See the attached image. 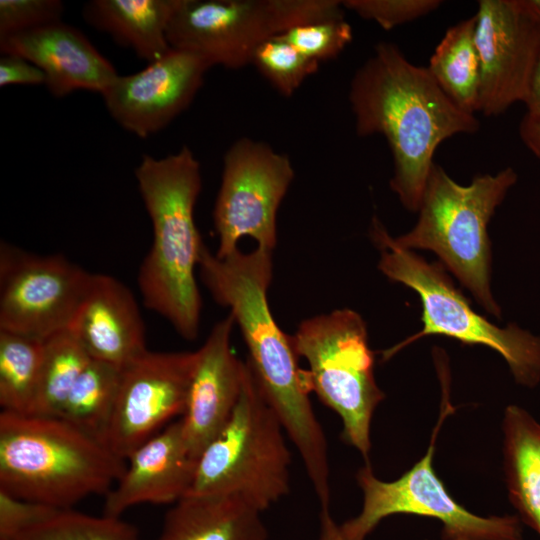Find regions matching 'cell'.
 I'll return each instance as SVG.
<instances>
[{
	"label": "cell",
	"mask_w": 540,
	"mask_h": 540,
	"mask_svg": "<svg viewBox=\"0 0 540 540\" xmlns=\"http://www.w3.org/2000/svg\"><path fill=\"white\" fill-rule=\"evenodd\" d=\"M292 340L308 364L310 391L339 416L343 440L368 461L372 418L385 394L364 320L351 309L334 310L303 320Z\"/></svg>",
	"instance_id": "8"
},
{
	"label": "cell",
	"mask_w": 540,
	"mask_h": 540,
	"mask_svg": "<svg viewBox=\"0 0 540 540\" xmlns=\"http://www.w3.org/2000/svg\"><path fill=\"white\" fill-rule=\"evenodd\" d=\"M198 267L214 300L228 307L238 324L259 388L294 443L313 488L327 490V440L312 408L306 370L299 367L292 335L277 325L267 301L272 252L259 247L247 253L237 249L219 258L204 244Z\"/></svg>",
	"instance_id": "1"
},
{
	"label": "cell",
	"mask_w": 540,
	"mask_h": 540,
	"mask_svg": "<svg viewBox=\"0 0 540 540\" xmlns=\"http://www.w3.org/2000/svg\"><path fill=\"white\" fill-rule=\"evenodd\" d=\"M182 0H92L83 8L85 21L132 49L148 63L167 54L170 22Z\"/></svg>",
	"instance_id": "21"
},
{
	"label": "cell",
	"mask_w": 540,
	"mask_h": 540,
	"mask_svg": "<svg viewBox=\"0 0 540 540\" xmlns=\"http://www.w3.org/2000/svg\"><path fill=\"white\" fill-rule=\"evenodd\" d=\"M195 361L196 351L148 350L121 369L104 441L114 454L126 461L173 418L183 416Z\"/></svg>",
	"instance_id": "13"
},
{
	"label": "cell",
	"mask_w": 540,
	"mask_h": 540,
	"mask_svg": "<svg viewBox=\"0 0 540 540\" xmlns=\"http://www.w3.org/2000/svg\"><path fill=\"white\" fill-rule=\"evenodd\" d=\"M475 27L474 15L448 28L427 67L444 93L470 114L479 112L481 86Z\"/></svg>",
	"instance_id": "23"
},
{
	"label": "cell",
	"mask_w": 540,
	"mask_h": 540,
	"mask_svg": "<svg viewBox=\"0 0 540 540\" xmlns=\"http://www.w3.org/2000/svg\"><path fill=\"white\" fill-rule=\"evenodd\" d=\"M503 470L508 497L523 524L540 536V422L509 405L502 421Z\"/></svg>",
	"instance_id": "22"
},
{
	"label": "cell",
	"mask_w": 540,
	"mask_h": 540,
	"mask_svg": "<svg viewBox=\"0 0 540 540\" xmlns=\"http://www.w3.org/2000/svg\"><path fill=\"white\" fill-rule=\"evenodd\" d=\"M318 540H346L340 530V525L331 516L329 508H321Z\"/></svg>",
	"instance_id": "36"
},
{
	"label": "cell",
	"mask_w": 540,
	"mask_h": 540,
	"mask_svg": "<svg viewBox=\"0 0 540 540\" xmlns=\"http://www.w3.org/2000/svg\"><path fill=\"white\" fill-rule=\"evenodd\" d=\"M121 369L91 359L72 387L59 418L104 444L116 403Z\"/></svg>",
	"instance_id": "24"
},
{
	"label": "cell",
	"mask_w": 540,
	"mask_h": 540,
	"mask_svg": "<svg viewBox=\"0 0 540 540\" xmlns=\"http://www.w3.org/2000/svg\"><path fill=\"white\" fill-rule=\"evenodd\" d=\"M294 175L289 157L265 142L243 137L228 148L213 209L217 257L235 252L244 237L254 239L261 249L273 251L277 212Z\"/></svg>",
	"instance_id": "11"
},
{
	"label": "cell",
	"mask_w": 540,
	"mask_h": 540,
	"mask_svg": "<svg viewBox=\"0 0 540 540\" xmlns=\"http://www.w3.org/2000/svg\"><path fill=\"white\" fill-rule=\"evenodd\" d=\"M180 419L138 446L126 459L117 483L105 495L104 514L120 517L130 507L175 504L188 495L196 469Z\"/></svg>",
	"instance_id": "18"
},
{
	"label": "cell",
	"mask_w": 540,
	"mask_h": 540,
	"mask_svg": "<svg viewBox=\"0 0 540 540\" xmlns=\"http://www.w3.org/2000/svg\"><path fill=\"white\" fill-rule=\"evenodd\" d=\"M444 394L426 453L409 470L393 481L379 479L369 462L358 470L363 503L358 515L340 525L346 540H365L382 520L395 514L440 521L443 540H523V523L517 515H476L459 504L437 476L435 443L444 420L454 411L446 389Z\"/></svg>",
	"instance_id": "10"
},
{
	"label": "cell",
	"mask_w": 540,
	"mask_h": 540,
	"mask_svg": "<svg viewBox=\"0 0 540 540\" xmlns=\"http://www.w3.org/2000/svg\"><path fill=\"white\" fill-rule=\"evenodd\" d=\"M517 174L507 167L495 175L476 176L469 185L455 182L433 164L415 227L394 238L402 248L434 252L489 313L501 309L490 289L491 245L488 223Z\"/></svg>",
	"instance_id": "5"
},
{
	"label": "cell",
	"mask_w": 540,
	"mask_h": 540,
	"mask_svg": "<svg viewBox=\"0 0 540 540\" xmlns=\"http://www.w3.org/2000/svg\"><path fill=\"white\" fill-rule=\"evenodd\" d=\"M251 64L277 92L286 97L293 95L320 65L279 36L260 44L252 56Z\"/></svg>",
	"instance_id": "28"
},
{
	"label": "cell",
	"mask_w": 540,
	"mask_h": 540,
	"mask_svg": "<svg viewBox=\"0 0 540 540\" xmlns=\"http://www.w3.org/2000/svg\"><path fill=\"white\" fill-rule=\"evenodd\" d=\"M211 67L199 55L172 48L139 72L118 75L101 95L123 129L147 138L189 107Z\"/></svg>",
	"instance_id": "15"
},
{
	"label": "cell",
	"mask_w": 540,
	"mask_h": 540,
	"mask_svg": "<svg viewBox=\"0 0 540 540\" xmlns=\"http://www.w3.org/2000/svg\"><path fill=\"white\" fill-rule=\"evenodd\" d=\"M234 324L229 313L213 326L196 351L186 408L180 418L185 445L195 459L228 422L241 394L246 362L239 360L231 347Z\"/></svg>",
	"instance_id": "16"
},
{
	"label": "cell",
	"mask_w": 540,
	"mask_h": 540,
	"mask_svg": "<svg viewBox=\"0 0 540 540\" xmlns=\"http://www.w3.org/2000/svg\"><path fill=\"white\" fill-rule=\"evenodd\" d=\"M135 177L153 230L137 277L143 303L192 341L201 315L195 269L204 242L194 220L202 185L200 163L183 146L163 158L144 155Z\"/></svg>",
	"instance_id": "3"
},
{
	"label": "cell",
	"mask_w": 540,
	"mask_h": 540,
	"mask_svg": "<svg viewBox=\"0 0 540 540\" xmlns=\"http://www.w3.org/2000/svg\"><path fill=\"white\" fill-rule=\"evenodd\" d=\"M261 513L236 496L187 495L167 512L158 540H267Z\"/></svg>",
	"instance_id": "20"
},
{
	"label": "cell",
	"mask_w": 540,
	"mask_h": 540,
	"mask_svg": "<svg viewBox=\"0 0 540 540\" xmlns=\"http://www.w3.org/2000/svg\"><path fill=\"white\" fill-rule=\"evenodd\" d=\"M528 13L540 23V0H522Z\"/></svg>",
	"instance_id": "37"
},
{
	"label": "cell",
	"mask_w": 540,
	"mask_h": 540,
	"mask_svg": "<svg viewBox=\"0 0 540 540\" xmlns=\"http://www.w3.org/2000/svg\"><path fill=\"white\" fill-rule=\"evenodd\" d=\"M523 103L528 113H540V51L533 69L527 96Z\"/></svg>",
	"instance_id": "35"
},
{
	"label": "cell",
	"mask_w": 540,
	"mask_h": 540,
	"mask_svg": "<svg viewBox=\"0 0 540 540\" xmlns=\"http://www.w3.org/2000/svg\"><path fill=\"white\" fill-rule=\"evenodd\" d=\"M44 340L0 330V405L2 411L28 414L34 401Z\"/></svg>",
	"instance_id": "26"
},
{
	"label": "cell",
	"mask_w": 540,
	"mask_h": 540,
	"mask_svg": "<svg viewBox=\"0 0 540 540\" xmlns=\"http://www.w3.org/2000/svg\"><path fill=\"white\" fill-rule=\"evenodd\" d=\"M126 461L59 417L2 411L0 490L52 508L107 494Z\"/></svg>",
	"instance_id": "4"
},
{
	"label": "cell",
	"mask_w": 540,
	"mask_h": 540,
	"mask_svg": "<svg viewBox=\"0 0 540 540\" xmlns=\"http://www.w3.org/2000/svg\"><path fill=\"white\" fill-rule=\"evenodd\" d=\"M70 330L91 359L119 368L148 351L136 299L110 275L92 274Z\"/></svg>",
	"instance_id": "19"
},
{
	"label": "cell",
	"mask_w": 540,
	"mask_h": 540,
	"mask_svg": "<svg viewBox=\"0 0 540 540\" xmlns=\"http://www.w3.org/2000/svg\"><path fill=\"white\" fill-rule=\"evenodd\" d=\"M43 71L27 60L15 54H4L0 58V86L9 85H45Z\"/></svg>",
	"instance_id": "33"
},
{
	"label": "cell",
	"mask_w": 540,
	"mask_h": 540,
	"mask_svg": "<svg viewBox=\"0 0 540 540\" xmlns=\"http://www.w3.org/2000/svg\"><path fill=\"white\" fill-rule=\"evenodd\" d=\"M519 134L527 148L540 159V113L526 112L519 125Z\"/></svg>",
	"instance_id": "34"
},
{
	"label": "cell",
	"mask_w": 540,
	"mask_h": 540,
	"mask_svg": "<svg viewBox=\"0 0 540 540\" xmlns=\"http://www.w3.org/2000/svg\"><path fill=\"white\" fill-rule=\"evenodd\" d=\"M284 434L246 361L237 405L197 458L188 495L236 496L267 510L290 491L291 453Z\"/></svg>",
	"instance_id": "7"
},
{
	"label": "cell",
	"mask_w": 540,
	"mask_h": 540,
	"mask_svg": "<svg viewBox=\"0 0 540 540\" xmlns=\"http://www.w3.org/2000/svg\"><path fill=\"white\" fill-rule=\"evenodd\" d=\"M475 16L481 65L479 112L498 116L527 96L540 51V23L522 0H480Z\"/></svg>",
	"instance_id": "14"
},
{
	"label": "cell",
	"mask_w": 540,
	"mask_h": 540,
	"mask_svg": "<svg viewBox=\"0 0 540 540\" xmlns=\"http://www.w3.org/2000/svg\"><path fill=\"white\" fill-rule=\"evenodd\" d=\"M370 236L380 250L379 270L390 280L414 290L422 303V330L385 350L384 360L422 337L443 335L498 352L521 386L534 388L540 383V336L516 324L500 328L476 313L442 263H428L400 247L376 216L371 222Z\"/></svg>",
	"instance_id": "6"
},
{
	"label": "cell",
	"mask_w": 540,
	"mask_h": 540,
	"mask_svg": "<svg viewBox=\"0 0 540 540\" xmlns=\"http://www.w3.org/2000/svg\"><path fill=\"white\" fill-rule=\"evenodd\" d=\"M54 509L57 508L20 499L0 490V540H12Z\"/></svg>",
	"instance_id": "32"
},
{
	"label": "cell",
	"mask_w": 540,
	"mask_h": 540,
	"mask_svg": "<svg viewBox=\"0 0 540 540\" xmlns=\"http://www.w3.org/2000/svg\"><path fill=\"white\" fill-rule=\"evenodd\" d=\"M89 273L65 256L0 246V330L39 340L70 329Z\"/></svg>",
	"instance_id": "12"
},
{
	"label": "cell",
	"mask_w": 540,
	"mask_h": 540,
	"mask_svg": "<svg viewBox=\"0 0 540 540\" xmlns=\"http://www.w3.org/2000/svg\"><path fill=\"white\" fill-rule=\"evenodd\" d=\"M338 0H182L167 31L173 49L240 69L257 47L288 30L344 17Z\"/></svg>",
	"instance_id": "9"
},
{
	"label": "cell",
	"mask_w": 540,
	"mask_h": 540,
	"mask_svg": "<svg viewBox=\"0 0 540 540\" xmlns=\"http://www.w3.org/2000/svg\"><path fill=\"white\" fill-rule=\"evenodd\" d=\"M90 361L70 329L45 339L38 388L28 414L59 417L72 387Z\"/></svg>",
	"instance_id": "25"
},
{
	"label": "cell",
	"mask_w": 540,
	"mask_h": 540,
	"mask_svg": "<svg viewBox=\"0 0 540 540\" xmlns=\"http://www.w3.org/2000/svg\"><path fill=\"white\" fill-rule=\"evenodd\" d=\"M12 540H138V536L120 517L91 516L67 508L52 510Z\"/></svg>",
	"instance_id": "27"
},
{
	"label": "cell",
	"mask_w": 540,
	"mask_h": 540,
	"mask_svg": "<svg viewBox=\"0 0 540 540\" xmlns=\"http://www.w3.org/2000/svg\"><path fill=\"white\" fill-rule=\"evenodd\" d=\"M0 50L38 66L55 97L76 90L102 94L119 75L80 30L62 21L1 39Z\"/></svg>",
	"instance_id": "17"
},
{
	"label": "cell",
	"mask_w": 540,
	"mask_h": 540,
	"mask_svg": "<svg viewBox=\"0 0 540 540\" xmlns=\"http://www.w3.org/2000/svg\"><path fill=\"white\" fill-rule=\"evenodd\" d=\"M349 103L358 136L386 139L394 162L390 188L412 212L419 211L438 146L480 128L475 115L460 109L427 67L412 64L391 42L378 43L357 69Z\"/></svg>",
	"instance_id": "2"
},
{
	"label": "cell",
	"mask_w": 540,
	"mask_h": 540,
	"mask_svg": "<svg viewBox=\"0 0 540 540\" xmlns=\"http://www.w3.org/2000/svg\"><path fill=\"white\" fill-rule=\"evenodd\" d=\"M439 0H345L344 8L363 19L376 22L384 30L411 22L436 10Z\"/></svg>",
	"instance_id": "31"
},
{
	"label": "cell",
	"mask_w": 540,
	"mask_h": 540,
	"mask_svg": "<svg viewBox=\"0 0 540 540\" xmlns=\"http://www.w3.org/2000/svg\"><path fill=\"white\" fill-rule=\"evenodd\" d=\"M59 0H0V40L62 21Z\"/></svg>",
	"instance_id": "30"
},
{
	"label": "cell",
	"mask_w": 540,
	"mask_h": 540,
	"mask_svg": "<svg viewBox=\"0 0 540 540\" xmlns=\"http://www.w3.org/2000/svg\"><path fill=\"white\" fill-rule=\"evenodd\" d=\"M306 57L321 63L336 58L353 38L344 17L294 27L278 35Z\"/></svg>",
	"instance_id": "29"
}]
</instances>
